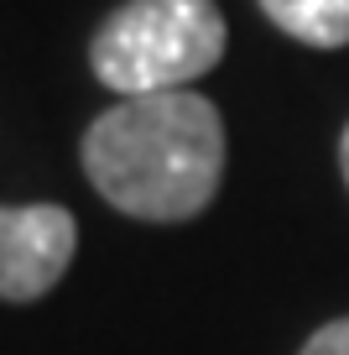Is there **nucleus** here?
I'll return each instance as SVG.
<instances>
[{"mask_svg":"<svg viewBox=\"0 0 349 355\" xmlns=\"http://www.w3.org/2000/svg\"><path fill=\"white\" fill-rule=\"evenodd\" d=\"M84 173L131 220H193L224 178V121L193 89L120 100L84 131Z\"/></svg>","mask_w":349,"mask_h":355,"instance_id":"nucleus-1","label":"nucleus"},{"mask_svg":"<svg viewBox=\"0 0 349 355\" xmlns=\"http://www.w3.org/2000/svg\"><path fill=\"white\" fill-rule=\"evenodd\" d=\"M303 355H349V319H334L303 345Z\"/></svg>","mask_w":349,"mask_h":355,"instance_id":"nucleus-5","label":"nucleus"},{"mask_svg":"<svg viewBox=\"0 0 349 355\" xmlns=\"http://www.w3.org/2000/svg\"><path fill=\"white\" fill-rule=\"evenodd\" d=\"M339 167H344V183H349V125H344V141H339Z\"/></svg>","mask_w":349,"mask_h":355,"instance_id":"nucleus-6","label":"nucleus"},{"mask_svg":"<svg viewBox=\"0 0 349 355\" xmlns=\"http://www.w3.org/2000/svg\"><path fill=\"white\" fill-rule=\"evenodd\" d=\"M78 245V225L63 204H0V298L32 303L57 288Z\"/></svg>","mask_w":349,"mask_h":355,"instance_id":"nucleus-3","label":"nucleus"},{"mask_svg":"<svg viewBox=\"0 0 349 355\" xmlns=\"http://www.w3.org/2000/svg\"><path fill=\"white\" fill-rule=\"evenodd\" d=\"M224 58V16L214 0H131L99 26L89 63L120 100L188 89Z\"/></svg>","mask_w":349,"mask_h":355,"instance_id":"nucleus-2","label":"nucleus"},{"mask_svg":"<svg viewBox=\"0 0 349 355\" xmlns=\"http://www.w3.org/2000/svg\"><path fill=\"white\" fill-rule=\"evenodd\" d=\"M261 11L287 37L307 47H344L349 42V0H261Z\"/></svg>","mask_w":349,"mask_h":355,"instance_id":"nucleus-4","label":"nucleus"}]
</instances>
